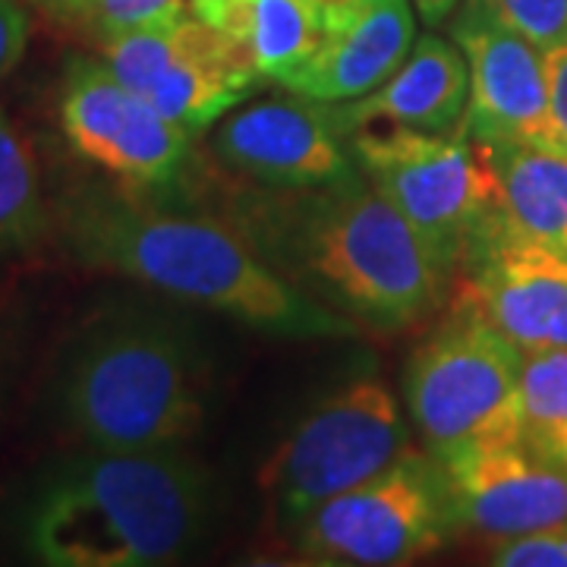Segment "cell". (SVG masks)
<instances>
[{"label": "cell", "mask_w": 567, "mask_h": 567, "mask_svg": "<svg viewBox=\"0 0 567 567\" xmlns=\"http://www.w3.org/2000/svg\"><path fill=\"white\" fill-rule=\"evenodd\" d=\"M520 406L527 442L548 447L567 439V347L529 350L520 365Z\"/></svg>", "instance_id": "obj_20"}, {"label": "cell", "mask_w": 567, "mask_h": 567, "mask_svg": "<svg viewBox=\"0 0 567 567\" xmlns=\"http://www.w3.org/2000/svg\"><path fill=\"white\" fill-rule=\"evenodd\" d=\"M451 39L464 51L470 70V102L461 133L480 145L546 148V54L488 20L466 0L451 17Z\"/></svg>", "instance_id": "obj_12"}, {"label": "cell", "mask_w": 567, "mask_h": 567, "mask_svg": "<svg viewBox=\"0 0 567 567\" xmlns=\"http://www.w3.org/2000/svg\"><path fill=\"white\" fill-rule=\"evenodd\" d=\"M61 130L70 148L126 193H158L181 177L193 136L123 85L102 58H70L61 89Z\"/></svg>", "instance_id": "obj_9"}, {"label": "cell", "mask_w": 567, "mask_h": 567, "mask_svg": "<svg viewBox=\"0 0 567 567\" xmlns=\"http://www.w3.org/2000/svg\"><path fill=\"white\" fill-rule=\"evenodd\" d=\"M524 350L473 309L447 316L413 350L404 372L406 410L439 464L483 445L524 442Z\"/></svg>", "instance_id": "obj_5"}, {"label": "cell", "mask_w": 567, "mask_h": 567, "mask_svg": "<svg viewBox=\"0 0 567 567\" xmlns=\"http://www.w3.org/2000/svg\"><path fill=\"white\" fill-rule=\"evenodd\" d=\"M262 82L268 80L234 41L199 20L193 39L142 92V99L196 140L246 102Z\"/></svg>", "instance_id": "obj_16"}, {"label": "cell", "mask_w": 567, "mask_h": 567, "mask_svg": "<svg viewBox=\"0 0 567 567\" xmlns=\"http://www.w3.org/2000/svg\"><path fill=\"white\" fill-rule=\"evenodd\" d=\"M410 432L391 388L353 379L306 413L259 466L256 483L284 520H303L316 507L372 480L406 454Z\"/></svg>", "instance_id": "obj_7"}, {"label": "cell", "mask_w": 567, "mask_h": 567, "mask_svg": "<svg viewBox=\"0 0 567 567\" xmlns=\"http://www.w3.org/2000/svg\"><path fill=\"white\" fill-rule=\"evenodd\" d=\"M539 451H546L548 457H555L558 464L567 466V439L565 442H555V445H548V447H539Z\"/></svg>", "instance_id": "obj_27"}, {"label": "cell", "mask_w": 567, "mask_h": 567, "mask_svg": "<svg viewBox=\"0 0 567 567\" xmlns=\"http://www.w3.org/2000/svg\"><path fill=\"white\" fill-rule=\"evenodd\" d=\"M29 13L20 0H0V82L7 80L29 48Z\"/></svg>", "instance_id": "obj_25"}, {"label": "cell", "mask_w": 567, "mask_h": 567, "mask_svg": "<svg viewBox=\"0 0 567 567\" xmlns=\"http://www.w3.org/2000/svg\"><path fill=\"white\" fill-rule=\"evenodd\" d=\"M347 0H189V10L244 51L268 82L281 85L328 39Z\"/></svg>", "instance_id": "obj_17"}, {"label": "cell", "mask_w": 567, "mask_h": 567, "mask_svg": "<svg viewBox=\"0 0 567 567\" xmlns=\"http://www.w3.org/2000/svg\"><path fill=\"white\" fill-rule=\"evenodd\" d=\"M470 102V70L457 41L425 32L404 63L363 99L334 104L350 136L365 126H404L423 133H457Z\"/></svg>", "instance_id": "obj_15"}, {"label": "cell", "mask_w": 567, "mask_h": 567, "mask_svg": "<svg viewBox=\"0 0 567 567\" xmlns=\"http://www.w3.org/2000/svg\"><path fill=\"white\" fill-rule=\"evenodd\" d=\"M208 476L174 447H89L41 476L22 505L20 536L48 567H158L205 529Z\"/></svg>", "instance_id": "obj_2"}, {"label": "cell", "mask_w": 567, "mask_h": 567, "mask_svg": "<svg viewBox=\"0 0 567 567\" xmlns=\"http://www.w3.org/2000/svg\"><path fill=\"white\" fill-rule=\"evenodd\" d=\"M543 54L567 44V0H466Z\"/></svg>", "instance_id": "obj_22"}, {"label": "cell", "mask_w": 567, "mask_h": 567, "mask_svg": "<svg viewBox=\"0 0 567 567\" xmlns=\"http://www.w3.org/2000/svg\"><path fill=\"white\" fill-rule=\"evenodd\" d=\"M61 230L80 262L215 309L265 334L309 341L357 331L347 316L316 303L215 218L164 212L126 189H85L63 199Z\"/></svg>", "instance_id": "obj_1"}, {"label": "cell", "mask_w": 567, "mask_h": 567, "mask_svg": "<svg viewBox=\"0 0 567 567\" xmlns=\"http://www.w3.org/2000/svg\"><path fill=\"white\" fill-rule=\"evenodd\" d=\"M439 466L457 529L495 543L567 524V466L527 439L473 447Z\"/></svg>", "instance_id": "obj_13"}, {"label": "cell", "mask_w": 567, "mask_h": 567, "mask_svg": "<svg viewBox=\"0 0 567 567\" xmlns=\"http://www.w3.org/2000/svg\"><path fill=\"white\" fill-rule=\"evenodd\" d=\"M454 514L432 454H401L300 520L297 548L309 565L388 567L432 555L451 539Z\"/></svg>", "instance_id": "obj_8"}, {"label": "cell", "mask_w": 567, "mask_h": 567, "mask_svg": "<svg viewBox=\"0 0 567 567\" xmlns=\"http://www.w3.org/2000/svg\"><path fill=\"white\" fill-rule=\"evenodd\" d=\"M48 224L32 142L0 111V265L25 252Z\"/></svg>", "instance_id": "obj_19"}, {"label": "cell", "mask_w": 567, "mask_h": 567, "mask_svg": "<svg viewBox=\"0 0 567 567\" xmlns=\"http://www.w3.org/2000/svg\"><path fill=\"white\" fill-rule=\"evenodd\" d=\"M413 41V0H347L322 48L281 89L328 104L363 99L404 63Z\"/></svg>", "instance_id": "obj_14"}, {"label": "cell", "mask_w": 567, "mask_h": 567, "mask_svg": "<svg viewBox=\"0 0 567 567\" xmlns=\"http://www.w3.org/2000/svg\"><path fill=\"white\" fill-rule=\"evenodd\" d=\"M488 565L495 567H567V524L529 529L488 543Z\"/></svg>", "instance_id": "obj_23"}, {"label": "cell", "mask_w": 567, "mask_h": 567, "mask_svg": "<svg viewBox=\"0 0 567 567\" xmlns=\"http://www.w3.org/2000/svg\"><path fill=\"white\" fill-rule=\"evenodd\" d=\"M312 281L360 322L406 328L445 303L454 275L369 181L324 186L297 230Z\"/></svg>", "instance_id": "obj_4"}, {"label": "cell", "mask_w": 567, "mask_h": 567, "mask_svg": "<svg viewBox=\"0 0 567 567\" xmlns=\"http://www.w3.org/2000/svg\"><path fill=\"white\" fill-rule=\"evenodd\" d=\"M548 73V142L546 148L567 155V44L546 54Z\"/></svg>", "instance_id": "obj_24"}, {"label": "cell", "mask_w": 567, "mask_h": 567, "mask_svg": "<svg viewBox=\"0 0 567 567\" xmlns=\"http://www.w3.org/2000/svg\"><path fill=\"white\" fill-rule=\"evenodd\" d=\"M464 0H413V10H416V17L425 22V25H442L447 22L454 13H457V7H461Z\"/></svg>", "instance_id": "obj_26"}, {"label": "cell", "mask_w": 567, "mask_h": 567, "mask_svg": "<svg viewBox=\"0 0 567 567\" xmlns=\"http://www.w3.org/2000/svg\"><path fill=\"white\" fill-rule=\"evenodd\" d=\"M454 303L473 309L524 353L567 347V256L498 221L464 262Z\"/></svg>", "instance_id": "obj_11"}, {"label": "cell", "mask_w": 567, "mask_h": 567, "mask_svg": "<svg viewBox=\"0 0 567 567\" xmlns=\"http://www.w3.org/2000/svg\"><path fill=\"white\" fill-rule=\"evenodd\" d=\"M498 181L502 227L567 256V155L543 145H483Z\"/></svg>", "instance_id": "obj_18"}, {"label": "cell", "mask_w": 567, "mask_h": 567, "mask_svg": "<svg viewBox=\"0 0 567 567\" xmlns=\"http://www.w3.org/2000/svg\"><path fill=\"white\" fill-rule=\"evenodd\" d=\"M212 148L234 174L281 189H324L357 177L334 104L293 92L227 114Z\"/></svg>", "instance_id": "obj_10"}, {"label": "cell", "mask_w": 567, "mask_h": 567, "mask_svg": "<svg viewBox=\"0 0 567 567\" xmlns=\"http://www.w3.org/2000/svg\"><path fill=\"white\" fill-rule=\"evenodd\" d=\"M363 177L420 230L447 271L498 227V181L480 142L466 133L365 126L350 136Z\"/></svg>", "instance_id": "obj_6"}, {"label": "cell", "mask_w": 567, "mask_h": 567, "mask_svg": "<svg viewBox=\"0 0 567 567\" xmlns=\"http://www.w3.org/2000/svg\"><path fill=\"white\" fill-rule=\"evenodd\" d=\"M61 410L89 447H177L205 416L196 357L177 331L152 319L95 324L66 357Z\"/></svg>", "instance_id": "obj_3"}, {"label": "cell", "mask_w": 567, "mask_h": 567, "mask_svg": "<svg viewBox=\"0 0 567 567\" xmlns=\"http://www.w3.org/2000/svg\"><path fill=\"white\" fill-rule=\"evenodd\" d=\"M44 17L92 35L95 44L183 13L186 0H32Z\"/></svg>", "instance_id": "obj_21"}]
</instances>
